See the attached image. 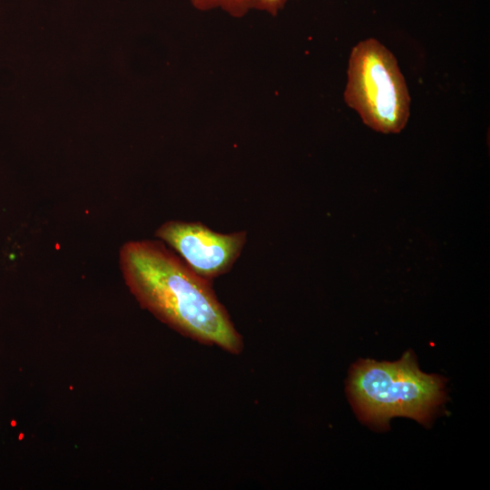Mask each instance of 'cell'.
<instances>
[{
  "label": "cell",
  "mask_w": 490,
  "mask_h": 490,
  "mask_svg": "<svg viewBox=\"0 0 490 490\" xmlns=\"http://www.w3.org/2000/svg\"><path fill=\"white\" fill-rule=\"evenodd\" d=\"M122 278L140 305L180 334L230 354L244 348L211 280L160 240H131L119 250Z\"/></svg>",
  "instance_id": "1"
},
{
  "label": "cell",
  "mask_w": 490,
  "mask_h": 490,
  "mask_svg": "<svg viewBox=\"0 0 490 490\" xmlns=\"http://www.w3.org/2000/svg\"><path fill=\"white\" fill-rule=\"evenodd\" d=\"M287 0H191L193 7L200 11L221 9L233 17H242L250 10L269 13L272 15L280 11Z\"/></svg>",
  "instance_id": "5"
},
{
  "label": "cell",
  "mask_w": 490,
  "mask_h": 490,
  "mask_svg": "<svg viewBox=\"0 0 490 490\" xmlns=\"http://www.w3.org/2000/svg\"><path fill=\"white\" fill-rule=\"evenodd\" d=\"M443 377L418 368L411 350L394 362L359 359L349 372L347 391L358 418L385 430L395 416H407L428 427L446 400Z\"/></svg>",
  "instance_id": "2"
},
{
  "label": "cell",
  "mask_w": 490,
  "mask_h": 490,
  "mask_svg": "<svg viewBox=\"0 0 490 490\" xmlns=\"http://www.w3.org/2000/svg\"><path fill=\"white\" fill-rule=\"evenodd\" d=\"M344 98L363 122L377 132L397 133L409 118L410 96L397 61L373 38L351 50Z\"/></svg>",
  "instance_id": "3"
},
{
  "label": "cell",
  "mask_w": 490,
  "mask_h": 490,
  "mask_svg": "<svg viewBox=\"0 0 490 490\" xmlns=\"http://www.w3.org/2000/svg\"><path fill=\"white\" fill-rule=\"evenodd\" d=\"M155 237L172 250L196 274L213 279L229 272L247 241V231H215L201 221L171 220Z\"/></svg>",
  "instance_id": "4"
}]
</instances>
